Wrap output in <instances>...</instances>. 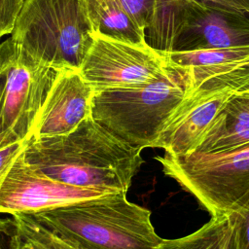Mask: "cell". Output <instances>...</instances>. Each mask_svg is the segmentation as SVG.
<instances>
[{"label":"cell","instance_id":"1","mask_svg":"<svg viewBox=\"0 0 249 249\" xmlns=\"http://www.w3.org/2000/svg\"><path fill=\"white\" fill-rule=\"evenodd\" d=\"M141 151L89 116L67 134L25 140L23 156L34 169L66 185L127 194L144 163Z\"/></svg>","mask_w":249,"mask_h":249},{"label":"cell","instance_id":"2","mask_svg":"<svg viewBox=\"0 0 249 249\" xmlns=\"http://www.w3.org/2000/svg\"><path fill=\"white\" fill-rule=\"evenodd\" d=\"M78 249H159L151 212L111 193L32 215Z\"/></svg>","mask_w":249,"mask_h":249},{"label":"cell","instance_id":"3","mask_svg":"<svg viewBox=\"0 0 249 249\" xmlns=\"http://www.w3.org/2000/svg\"><path fill=\"white\" fill-rule=\"evenodd\" d=\"M190 88L186 69L166 61L154 81L131 88L94 90L91 118L128 144L153 145L165 122Z\"/></svg>","mask_w":249,"mask_h":249},{"label":"cell","instance_id":"4","mask_svg":"<svg viewBox=\"0 0 249 249\" xmlns=\"http://www.w3.org/2000/svg\"><path fill=\"white\" fill-rule=\"evenodd\" d=\"M94 36L85 0H23L11 32L31 57L57 71L79 70Z\"/></svg>","mask_w":249,"mask_h":249},{"label":"cell","instance_id":"5","mask_svg":"<svg viewBox=\"0 0 249 249\" xmlns=\"http://www.w3.org/2000/svg\"><path fill=\"white\" fill-rule=\"evenodd\" d=\"M155 160L211 216L236 213L249 200V144L218 153H164Z\"/></svg>","mask_w":249,"mask_h":249},{"label":"cell","instance_id":"6","mask_svg":"<svg viewBox=\"0 0 249 249\" xmlns=\"http://www.w3.org/2000/svg\"><path fill=\"white\" fill-rule=\"evenodd\" d=\"M160 52H193L249 46V14L191 0L175 8L146 36Z\"/></svg>","mask_w":249,"mask_h":249},{"label":"cell","instance_id":"7","mask_svg":"<svg viewBox=\"0 0 249 249\" xmlns=\"http://www.w3.org/2000/svg\"><path fill=\"white\" fill-rule=\"evenodd\" d=\"M249 87V66L191 83L158 135L153 148L165 154L193 153L227 103Z\"/></svg>","mask_w":249,"mask_h":249},{"label":"cell","instance_id":"8","mask_svg":"<svg viewBox=\"0 0 249 249\" xmlns=\"http://www.w3.org/2000/svg\"><path fill=\"white\" fill-rule=\"evenodd\" d=\"M0 127L13 142L28 140L58 71L38 62L9 38L0 44Z\"/></svg>","mask_w":249,"mask_h":249},{"label":"cell","instance_id":"9","mask_svg":"<svg viewBox=\"0 0 249 249\" xmlns=\"http://www.w3.org/2000/svg\"><path fill=\"white\" fill-rule=\"evenodd\" d=\"M165 66L162 53L147 42L132 44L95 35L79 72L94 90H102L150 83Z\"/></svg>","mask_w":249,"mask_h":249},{"label":"cell","instance_id":"10","mask_svg":"<svg viewBox=\"0 0 249 249\" xmlns=\"http://www.w3.org/2000/svg\"><path fill=\"white\" fill-rule=\"evenodd\" d=\"M104 195L46 176L26 162L22 151L0 184V213L34 215Z\"/></svg>","mask_w":249,"mask_h":249},{"label":"cell","instance_id":"11","mask_svg":"<svg viewBox=\"0 0 249 249\" xmlns=\"http://www.w3.org/2000/svg\"><path fill=\"white\" fill-rule=\"evenodd\" d=\"M94 89L79 70L58 71L38 114L31 137H53L73 131L90 116Z\"/></svg>","mask_w":249,"mask_h":249},{"label":"cell","instance_id":"12","mask_svg":"<svg viewBox=\"0 0 249 249\" xmlns=\"http://www.w3.org/2000/svg\"><path fill=\"white\" fill-rule=\"evenodd\" d=\"M246 144H249V95L241 91L227 103L193 153H218Z\"/></svg>","mask_w":249,"mask_h":249},{"label":"cell","instance_id":"13","mask_svg":"<svg viewBox=\"0 0 249 249\" xmlns=\"http://www.w3.org/2000/svg\"><path fill=\"white\" fill-rule=\"evenodd\" d=\"M168 63L187 70L191 83L249 66V46L193 52H161Z\"/></svg>","mask_w":249,"mask_h":249},{"label":"cell","instance_id":"14","mask_svg":"<svg viewBox=\"0 0 249 249\" xmlns=\"http://www.w3.org/2000/svg\"><path fill=\"white\" fill-rule=\"evenodd\" d=\"M85 4L94 35L132 44L147 42L121 0H85Z\"/></svg>","mask_w":249,"mask_h":249},{"label":"cell","instance_id":"15","mask_svg":"<svg viewBox=\"0 0 249 249\" xmlns=\"http://www.w3.org/2000/svg\"><path fill=\"white\" fill-rule=\"evenodd\" d=\"M235 213L211 216L196 231L173 239H162L159 249H223Z\"/></svg>","mask_w":249,"mask_h":249},{"label":"cell","instance_id":"16","mask_svg":"<svg viewBox=\"0 0 249 249\" xmlns=\"http://www.w3.org/2000/svg\"><path fill=\"white\" fill-rule=\"evenodd\" d=\"M12 222L26 249H72L67 242L43 226L32 215H15Z\"/></svg>","mask_w":249,"mask_h":249},{"label":"cell","instance_id":"17","mask_svg":"<svg viewBox=\"0 0 249 249\" xmlns=\"http://www.w3.org/2000/svg\"><path fill=\"white\" fill-rule=\"evenodd\" d=\"M191 0H157V12L154 22L151 28L146 31V36L152 33L163 20L164 18L179 5ZM203 2L212 3L224 8L249 14V0H198Z\"/></svg>","mask_w":249,"mask_h":249},{"label":"cell","instance_id":"18","mask_svg":"<svg viewBox=\"0 0 249 249\" xmlns=\"http://www.w3.org/2000/svg\"><path fill=\"white\" fill-rule=\"evenodd\" d=\"M121 2L140 28L146 33L151 28L155 19L157 0H121Z\"/></svg>","mask_w":249,"mask_h":249},{"label":"cell","instance_id":"19","mask_svg":"<svg viewBox=\"0 0 249 249\" xmlns=\"http://www.w3.org/2000/svg\"><path fill=\"white\" fill-rule=\"evenodd\" d=\"M232 238L234 249H249V200L235 213Z\"/></svg>","mask_w":249,"mask_h":249},{"label":"cell","instance_id":"20","mask_svg":"<svg viewBox=\"0 0 249 249\" xmlns=\"http://www.w3.org/2000/svg\"><path fill=\"white\" fill-rule=\"evenodd\" d=\"M23 0H0V39L11 34Z\"/></svg>","mask_w":249,"mask_h":249},{"label":"cell","instance_id":"21","mask_svg":"<svg viewBox=\"0 0 249 249\" xmlns=\"http://www.w3.org/2000/svg\"><path fill=\"white\" fill-rule=\"evenodd\" d=\"M0 233L2 243L0 249H26L23 240L13 224L12 220L2 222L0 220Z\"/></svg>","mask_w":249,"mask_h":249},{"label":"cell","instance_id":"22","mask_svg":"<svg viewBox=\"0 0 249 249\" xmlns=\"http://www.w3.org/2000/svg\"><path fill=\"white\" fill-rule=\"evenodd\" d=\"M25 140L17 141L0 149V184L13 162L24 150Z\"/></svg>","mask_w":249,"mask_h":249},{"label":"cell","instance_id":"23","mask_svg":"<svg viewBox=\"0 0 249 249\" xmlns=\"http://www.w3.org/2000/svg\"><path fill=\"white\" fill-rule=\"evenodd\" d=\"M2 85H3L2 76H1V73H0V101H1V95H2ZM12 143H14V142L2 131V129L0 127V149L5 147V146H8Z\"/></svg>","mask_w":249,"mask_h":249},{"label":"cell","instance_id":"24","mask_svg":"<svg viewBox=\"0 0 249 249\" xmlns=\"http://www.w3.org/2000/svg\"><path fill=\"white\" fill-rule=\"evenodd\" d=\"M234 220H235V217H234ZM233 226H234V221H233V224H232V226H231V229L229 234H228L227 237H226V240H225V242H224L223 249H234V246H233V238H232Z\"/></svg>","mask_w":249,"mask_h":249},{"label":"cell","instance_id":"25","mask_svg":"<svg viewBox=\"0 0 249 249\" xmlns=\"http://www.w3.org/2000/svg\"><path fill=\"white\" fill-rule=\"evenodd\" d=\"M244 93H246V94H248L249 95V87L248 88H246L244 90H242Z\"/></svg>","mask_w":249,"mask_h":249},{"label":"cell","instance_id":"26","mask_svg":"<svg viewBox=\"0 0 249 249\" xmlns=\"http://www.w3.org/2000/svg\"><path fill=\"white\" fill-rule=\"evenodd\" d=\"M69 245H70V244H69ZM70 246H71V245H70ZM71 247H72V249H78V248H75V247H73V246H71Z\"/></svg>","mask_w":249,"mask_h":249}]
</instances>
